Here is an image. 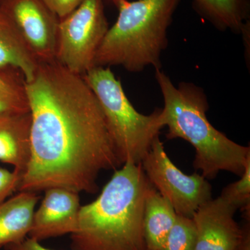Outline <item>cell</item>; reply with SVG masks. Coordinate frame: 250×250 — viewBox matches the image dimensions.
I'll list each match as a JSON object with an SVG mask.
<instances>
[{
	"label": "cell",
	"mask_w": 250,
	"mask_h": 250,
	"mask_svg": "<svg viewBox=\"0 0 250 250\" xmlns=\"http://www.w3.org/2000/svg\"><path fill=\"white\" fill-rule=\"evenodd\" d=\"M24 86L31 158L18 192H98L99 174L123 164L93 90L83 77L57 62L39 64Z\"/></svg>",
	"instance_id": "cell-1"
},
{
	"label": "cell",
	"mask_w": 250,
	"mask_h": 250,
	"mask_svg": "<svg viewBox=\"0 0 250 250\" xmlns=\"http://www.w3.org/2000/svg\"><path fill=\"white\" fill-rule=\"evenodd\" d=\"M152 187L141 164L115 170L98 198L81 207L72 250H147L143 215Z\"/></svg>",
	"instance_id": "cell-2"
},
{
	"label": "cell",
	"mask_w": 250,
	"mask_h": 250,
	"mask_svg": "<svg viewBox=\"0 0 250 250\" xmlns=\"http://www.w3.org/2000/svg\"><path fill=\"white\" fill-rule=\"evenodd\" d=\"M155 77L164 97L163 122L167 126V139H182L195 148L193 167L207 180L220 171L241 177L244 172L250 148L233 142L210 124L207 119L208 104L202 88L192 83L174 86L160 69Z\"/></svg>",
	"instance_id": "cell-3"
},
{
	"label": "cell",
	"mask_w": 250,
	"mask_h": 250,
	"mask_svg": "<svg viewBox=\"0 0 250 250\" xmlns=\"http://www.w3.org/2000/svg\"><path fill=\"white\" fill-rule=\"evenodd\" d=\"M118 10L95 54L94 67L121 65L139 72L161 68V54L167 45V30L181 0H107Z\"/></svg>",
	"instance_id": "cell-4"
},
{
	"label": "cell",
	"mask_w": 250,
	"mask_h": 250,
	"mask_svg": "<svg viewBox=\"0 0 250 250\" xmlns=\"http://www.w3.org/2000/svg\"><path fill=\"white\" fill-rule=\"evenodd\" d=\"M82 77L98 99L123 164H141L165 126L161 108L148 116L136 111L110 67H92Z\"/></svg>",
	"instance_id": "cell-5"
},
{
	"label": "cell",
	"mask_w": 250,
	"mask_h": 250,
	"mask_svg": "<svg viewBox=\"0 0 250 250\" xmlns=\"http://www.w3.org/2000/svg\"><path fill=\"white\" fill-rule=\"evenodd\" d=\"M108 29L104 0H83L59 20L55 62L83 76L94 67L95 54Z\"/></svg>",
	"instance_id": "cell-6"
},
{
	"label": "cell",
	"mask_w": 250,
	"mask_h": 250,
	"mask_svg": "<svg viewBox=\"0 0 250 250\" xmlns=\"http://www.w3.org/2000/svg\"><path fill=\"white\" fill-rule=\"evenodd\" d=\"M150 183L173 207L177 215L192 218L200 206L212 199L211 186L202 174L188 175L167 155L159 136L141 161Z\"/></svg>",
	"instance_id": "cell-7"
},
{
	"label": "cell",
	"mask_w": 250,
	"mask_h": 250,
	"mask_svg": "<svg viewBox=\"0 0 250 250\" xmlns=\"http://www.w3.org/2000/svg\"><path fill=\"white\" fill-rule=\"evenodd\" d=\"M0 9L40 63L55 62L59 18L42 0H0Z\"/></svg>",
	"instance_id": "cell-8"
},
{
	"label": "cell",
	"mask_w": 250,
	"mask_h": 250,
	"mask_svg": "<svg viewBox=\"0 0 250 250\" xmlns=\"http://www.w3.org/2000/svg\"><path fill=\"white\" fill-rule=\"evenodd\" d=\"M236 210L220 196L200 206L192 218L195 250H236L242 236V228L233 218Z\"/></svg>",
	"instance_id": "cell-9"
},
{
	"label": "cell",
	"mask_w": 250,
	"mask_h": 250,
	"mask_svg": "<svg viewBox=\"0 0 250 250\" xmlns=\"http://www.w3.org/2000/svg\"><path fill=\"white\" fill-rule=\"evenodd\" d=\"M79 195L61 188L45 190L41 206L34 212L29 238L41 242L75 233L82 207Z\"/></svg>",
	"instance_id": "cell-10"
},
{
	"label": "cell",
	"mask_w": 250,
	"mask_h": 250,
	"mask_svg": "<svg viewBox=\"0 0 250 250\" xmlns=\"http://www.w3.org/2000/svg\"><path fill=\"white\" fill-rule=\"evenodd\" d=\"M30 111L0 113V161L23 177L31 158Z\"/></svg>",
	"instance_id": "cell-11"
},
{
	"label": "cell",
	"mask_w": 250,
	"mask_h": 250,
	"mask_svg": "<svg viewBox=\"0 0 250 250\" xmlns=\"http://www.w3.org/2000/svg\"><path fill=\"white\" fill-rule=\"evenodd\" d=\"M39 200L36 192L23 191L0 205V248L27 238Z\"/></svg>",
	"instance_id": "cell-12"
},
{
	"label": "cell",
	"mask_w": 250,
	"mask_h": 250,
	"mask_svg": "<svg viewBox=\"0 0 250 250\" xmlns=\"http://www.w3.org/2000/svg\"><path fill=\"white\" fill-rule=\"evenodd\" d=\"M39 64L14 23L0 9V69L17 68L29 82L35 76Z\"/></svg>",
	"instance_id": "cell-13"
},
{
	"label": "cell",
	"mask_w": 250,
	"mask_h": 250,
	"mask_svg": "<svg viewBox=\"0 0 250 250\" xmlns=\"http://www.w3.org/2000/svg\"><path fill=\"white\" fill-rule=\"evenodd\" d=\"M177 215L170 202L153 187L146 198L143 215V233L147 250L161 249Z\"/></svg>",
	"instance_id": "cell-14"
},
{
	"label": "cell",
	"mask_w": 250,
	"mask_h": 250,
	"mask_svg": "<svg viewBox=\"0 0 250 250\" xmlns=\"http://www.w3.org/2000/svg\"><path fill=\"white\" fill-rule=\"evenodd\" d=\"M193 6L221 30L247 34L250 29V0H193Z\"/></svg>",
	"instance_id": "cell-15"
},
{
	"label": "cell",
	"mask_w": 250,
	"mask_h": 250,
	"mask_svg": "<svg viewBox=\"0 0 250 250\" xmlns=\"http://www.w3.org/2000/svg\"><path fill=\"white\" fill-rule=\"evenodd\" d=\"M195 245L196 230L193 220L177 215L160 250H195Z\"/></svg>",
	"instance_id": "cell-16"
},
{
	"label": "cell",
	"mask_w": 250,
	"mask_h": 250,
	"mask_svg": "<svg viewBox=\"0 0 250 250\" xmlns=\"http://www.w3.org/2000/svg\"><path fill=\"white\" fill-rule=\"evenodd\" d=\"M220 197L236 210L244 212L246 220H250V157L247 161L241 178L225 187Z\"/></svg>",
	"instance_id": "cell-17"
},
{
	"label": "cell",
	"mask_w": 250,
	"mask_h": 250,
	"mask_svg": "<svg viewBox=\"0 0 250 250\" xmlns=\"http://www.w3.org/2000/svg\"><path fill=\"white\" fill-rule=\"evenodd\" d=\"M24 77L15 67L0 69V92L21 99H27Z\"/></svg>",
	"instance_id": "cell-18"
},
{
	"label": "cell",
	"mask_w": 250,
	"mask_h": 250,
	"mask_svg": "<svg viewBox=\"0 0 250 250\" xmlns=\"http://www.w3.org/2000/svg\"><path fill=\"white\" fill-rule=\"evenodd\" d=\"M22 177L15 170L0 168V205L18 190Z\"/></svg>",
	"instance_id": "cell-19"
},
{
	"label": "cell",
	"mask_w": 250,
	"mask_h": 250,
	"mask_svg": "<svg viewBox=\"0 0 250 250\" xmlns=\"http://www.w3.org/2000/svg\"><path fill=\"white\" fill-rule=\"evenodd\" d=\"M29 111L27 99L16 98L0 92V113H27Z\"/></svg>",
	"instance_id": "cell-20"
},
{
	"label": "cell",
	"mask_w": 250,
	"mask_h": 250,
	"mask_svg": "<svg viewBox=\"0 0 250 250\" xmlns=\"http://www.w3.org/2000/svg\"><path fill=\"white\" fill-rule=\"evenodd\" d=\"M52 12L59 18H65L72 13L83 0H42Z\"/></svg>",
	"instance_id": "cell-21"
},
{
	"label": "cell",
	"mask_w": 250,
	"mask_h": 250,
	"mask_svg": "<svg viewBox=\"0 0 250 250\" xmlns=\"http://www.w3.org/2000/svg\"><path fill=\"white\" fill-rule=\"evenodd\" d=\"M40 243L36 240L28 238L21 243L9 245L5 247V248L6 250H54L45 248Z\"/></svg>",
	"instance_id": "cell-22"
},
{
	"label": "cell",
	"mask_w": 250,
	"mask_h": 250,
	"mask_svg": "<svg viewBox=\"0 0 250 250\" xmlns=\"http://www.w3.org/2000/svg\"><path fill=\"white\" fill-rule=\"evenodd\" d=\"M236 250H250V222L242 228L241 239Z\"/></svg>",
	"instance_id": "cell-23"
},
{
	"label": "cell",
	"mask_w": 250,
	"mask_h": 250,
	"mask_svg": "<svg viewBox=\"0 0 250 250\" xmlns=\"http://www.w3.org/2000/svg\"><path fill=\"white\" fill-rule=\"evenodd\" d=\"M0 249H1V248H0Z\"/></svg>",
	"instance_id": "cell-24"
}]
</instances>
